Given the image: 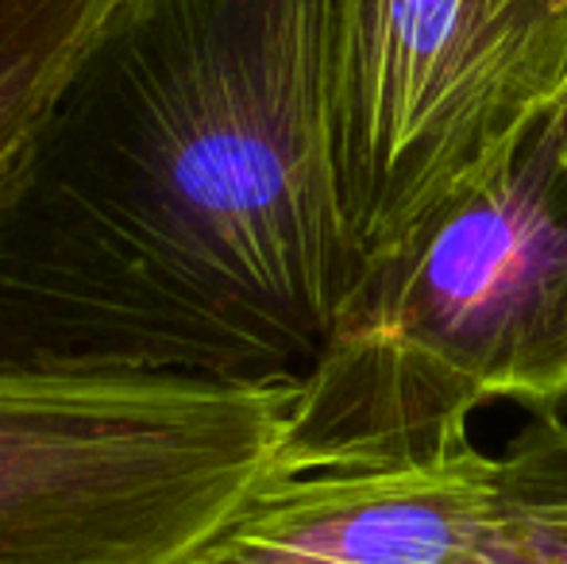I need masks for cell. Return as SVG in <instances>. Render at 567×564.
<instances>
[{
    "mask_svg": "<svg viewBox=\"0 0 567 564\" xmlns=\"http://www.w3.org/2000/svg\"><path fill=\"white\" fill-rule=\"evenodd\" d=\"M329 0H124L0 209V360L306 383L363 264Z\"/></svg>",
    "mask_w": 567,
    "mask_h": 564,
    "instance_id": "1",
    "label": "cell"
},
{
    "mask_svg": "<svg viewBox=\"0 0 567 564\" xmlns=\"http://www.w3.org/2000/svg\"><path fill=\"white\" fill-rule=\"evenodd\" d=\"M491 402L567 410V105L367 271L278 460L436 457Z\"/></svg>",
    "mask_w": 567,
    "mask_h": 564,
    "instance_id": "2",
    "label": "cell"
},
{
    "mask_svg": "<svg viewBox=\"0 0 567 564\" xmlns=\"http://www.w3.org/2000/svg\"><path fill=\"white\" fill-rule=\"evenodd\" d=\"M298 399L0 360V564H189L275 475Z\"/></svg>",
    "mask_w": 567,
    "mask_h": 564,
    "instance_id": "3",
    "label": "cell"
},
{
    "mask_svg": "<svg viewBox=\"0 0 567 564\" xmlns=\"http://www.w3.org/2000/svg\"><path fill=\"white\" fill-rule=\"evenodd\" d=\"M324 105L343 233L367 279L567 105V12L329 0Z\"/></svg>",
    "mask_w": 567,
    "mask_h": 564,
    "instance_id": "4",
    "label": "cell"
},
{
    "mask_svg": "<svg viewBox=\"0 0 567 564\" xmlns=\"http://www.w3.org/2000/svg\"><path fill=\"white\" fill-rule=\"evenodd\" d=\"M502 460L475 441L436 457L282 464L189 564H471Z\"/></svg>",
    "mask_w": 567,
    "mask_h": 564,
    "instance_id": "5",
    "label": "cell"
},
{
    "mask_svg": "<svg viewBox=\"0 0 567 564\" xmlns=\"http://www.w3.org/2000/svg\"><path fill=\"white\" fill-rule=\"evenodd\" d=\"M124 0H0V209Z\"/></svg>",
    "mask_w": 567,
    "mask_h": 564,
    "instance_id": "6",
    "label": "cell"
},
{
    "mask_svg": "<svg viewBox=\"0 0 567 564\" xmlns=\"http://www.w3.org/2000/svg\"><path fill=\"white\" fill-rule=\"evenodd\" d=\"M498 460V511L471 564H567V422L529 418Z\"/></svg>",
    "mask_w": 567,
    "mask_h": 564,
    "instance_id": "7",
    "label": "cell"
},
{
    "mask_svg": "<svg viewBox=\"0 0 567 564\" xmlns=\"http://www.w3.org/2000/svg\"><path fill=\"white\" fill-rule=\"evenodd\" d=\"M553 4H556V8H564V12H567V0H553Z\"/></svg>",
    "mask_w": 567,
    "mask_h": 564,
    "instance_id": "8",
    "label": "cell"
}]
</instances>
